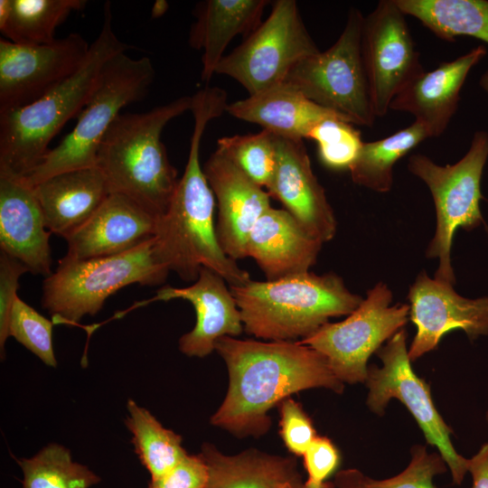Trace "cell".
I'll use <instances>...</instances> for the list:
<instances>
[{
	"instance_id": "1",
	"label": "cell",
	"mask_w": 488,
	"mask_h": 488,
	"mask_svg": "<svg viewBox=\"0 0 488 488\" xmlns=\"http://www.w3.org/2000/svg\"><path fill=\"white\" fill-rule=\"evenodd\" d=\"M215 351L226 364L229 386L211 423L238 437L265 435L271 426L267 412L294 393L324 388L341 394L344 389L325 357L298 342L223 336Z\"/></svg>"
},
{
	"instance_id": "2",
	"label": "cell",
	"mask_w": 488,
	"mask_h": 488,
	"mask_svg": "<svg viewBox=\"0 0 488 488\" xmlns=\"http://www.w3.org/2000/svg\"><path fill=\"white\" fill-rule=\"evenodd\" d=\"M228 104L226 91L217 87H205L192 96L194 124L186 166L166 212L157 220V253L169 270L186 282H194L202 267L221 275L229 286L251 280L219 243L216 201L200 162L203 133L210 121L226 112Z\"/></svg>"
},
{
	"instance_id": "3",
	"label": "cell",
	"mask_w": 488,
	"mask_h": 488,
	"mask_svg": "<svg viewBox=\"0 0 488 488\" xmlns=\"http://www.w3.org/2000/svg\"><path fill=\"white\" fill-rule=\"evenodd\" d=\"M129 49L114 31L108 1L101 29L82 66L31 104L0 112V176L28 175L50 150L52 139L84 108L108 61Z\"/></svg>"
},
{
	"instance_id": "4",
	"label": "cell",
	"mask_w": 488,
	"mask_h": 488,
	"mask_svg": "<svg viewBox=\"0 0 488 488\" xmlns=\"http://www.w3.org/2000/svg\"><path fill=\"white\" fill-rule=\"evenodd\" d=\"M183 96L141 113L120 114L99 146L96 166L111 193L122 194L159 219L167 211L179 179L161 140L164 127L191 109Z\"/></svg>"
},
{
	"instance_id": "5",
	"label": "cell",
	"mask_w": 488,
	"mask_h": 488,
	"mask_svg": "<svg viewBox=\"0 0 488 488\" xmlns=\"http://www.w3.org/2000/svg\"><path fill=\"white\" fill-rule=\"evenodd\" d=\"M244 331L266 341L298 342L331 317L348 315L362 297L352 293L335 273L311 271L277 280H249L230 286Z\"/></svg>"
},
{
	"instance_id": "6",
	"label": "cell",
	"mask_w": 488,
	"mask_h": 488,
	"mask_svg": "<svg viewBox=\"0 0 488 488\" xmlns=\"http://www.w3.org/2000/svg\"><path fill=\"white\" fill-rule=\"evenodd\" d=\"M169 268L161 260L155 237L126 252L59 260L55 272L42 285V306L53 323L77 324L87 314L99 312L108 296L131 284H163Z\"/></svg>"
},
{
	"instance_id": "7",
	"label": "cell",
	"mask_w": 488,
	"mask_h": 488,
	"mask_svg": "<svg viewBox=\"0 0 488 488\" xmlns=\"http://www.w3.org/2000/svg\"><path fill=\"white\" fill-rule=\"evenodd\" d=\"M155 77L149 57L135 59L126 52L109 59L73 129L22 179L34 186L57 174L96 166L99 146L109 127L123 108L148 94Z\"/></svg>"
},
{
	"instance_id": "8",
	"label": "cell",
	"mask_w": 488,
	"mask_h": 488,
	"mask_svg": "<svg viewBox=\"0 0 488 488\" xmlns=\"http://www.w3.org/2000/svg\"><path fill=\"white\" fill-rule=\"evenodd\" d=\"M488 159V133L474 134L466 154L453 164L439 165L423 154L408 158L409 172L422 180L430 191L436 214V232L426 256L437 258L435 278L454 285L451 246L458 228L471 230L483 219L480 210L481 179Z\"/></svg>"
},
{
	"instance_id": "9",
	"label": "cell",
	"mask_w": 488,
	"mask_h": 488,
	"mask_svg": "<svg viewBox=\"0 0 488 488\" xmlns=\"http://www.w3.org/2000/svg\"><path fill=\"white\" fill-rule=\"evenodd\" d=\"M363 21L362 13L352 7L337 41L300 61L285 82L346 121L371 127L377 117L361 55Z\"/></svg>"
},
{
	"instance_id": "10",
	"label": "cell",
	"mask_w": 488,
	"mask_h": 488,
	"mask_svg": "<svg viewBox=\"0 0 488 488\" xmlns=\"http://www.w3.org/2000/svg\"><path fill=\"white\" fill-rule=\"evenodd\" d=\"M295 0H277L259 26L216 69L237 80L249 95L285 82L300 61L319 52Z\"/></svg>"
},
{
	"instance_id": "11",
	"label": "cell",
	"mask_w": 488,
	"mask_h": 488,
	"mask_svg": "<svg viewBox=\"0 0 488 488\" xmlns=\"http://www.w3.org/2000/svg\"><path fill=\"white\" fill-rule=\"evenodd\" d=\"M392 297L389 286L379 282L344 320L328 322L298 343L323 354L342 382L363 383L371 354L403 329L408 321L409 305H391Z\"/></svg>"
},
{
	"instance_id": "12",
	"label": "cell",
	"mask_w": 488,
	"mask_h": 488,
	"mask_svg": "<svg viewBox=\"0 0 488 488\" xmlns=\"http://www.w3.org/2000/svg\"><path fill=\"white\" fill-rule=\"evenodd\" d=\"M407 337L403 328L377 352L382 365L368 367L366 405L371 412L382 416L390 399L399 400L417 421L427 442L436 447L445 460L453 483L460 485L468 472V459L453 446L452 430L436 408L429 385L413 371Z\"/></svg>"
},
{
	"instance_id": "13",
	"label": "cell",
	"mask_w": 488,
	"mask_h": 488,
	"mask_svg": "<svg viewBox=\"0 0 488 488\" xmlns=\"http://www.w3.org/2000/svg\"><path fill=\"white\" fill-rule=\"evenodd\" d=\"M395 0H382L364 16L361 55L376 117L385 116L393 99L424 70Z\"/></svg>"
},
{
	"instance_id": "14",
	"label": "cell",
	"mask_w": 488,
	"mask_h": 488,
	"mask_svg": "<svg viewBox=\"0 0 488 488\" xmlns=\"http://www.w3.org/2000/svg\"><path fill=\"white\" fill-rule=\"evenodd\" d=\"M90 44L77 33L52 42L21 45L0 40V112L31 104L73 75Z\"/></svg>"
},
{
	"instance_id": "15",
	"label": "cell",
	"mask_w": 488,
	"mask_h": 488,
	"mask_svg": "<svg viewBox=\"0 0 488 488\" xmlns=\"http://www.w3.org/2000/svg\"><path fill=\"white\" fill-rule=\"evenodd\" d=\"M409 319L416 334L408 349L411 361L435 350L443 336L459 329L470 340L488 335V296H460L453 285L422 271L409 288Z\"/></svg>"
},
{
	"instance_id": "16",
	"label": "cell",
	"mask_w": 488,
	"mask_h": 488,
	"mask_svg": "<svg viewBox=\"0 0 488 488\" xmlns=\"http://www.w3.org/2000/svg\"><path fill=\"white\" fill-rule=\"evenodd\" d=\"M277 167L267 188L314 239H333L337 221L325 191L314 175L303 140L276 136Z\"/></svg>"
},
{
	"instance_id": "17",
	"label": "cell",
	"mask_w": 488,
	"mask_h": 488,
	"mask_svg": "<svg viewBox=\"0 0 488 488\" xmlns=\"http://www.w3.org/2000/svg\"><path fill=\"white\" fill-rule=\"evenodd\" d=\"M202 168L217 202L219 243L231 259L246 258L249 235L271 208V197L217 149Z\"/></svg>"
},
{
	"instance_id": "18",
	"label": "cell",
	"mask_w": 488,
	"mask_h": 488,
	"mask_svg": "<svg viewBox=\"0 0 488 488\" xmlns=\"http://www.w3.org/2000/svg\"><path fill=\"white\" fill-rule=\"evenodd\" d=\"M181 298L194 307V327L178 341L179 350L189 357L202 358L215 351L223 336L235 337L243 331L240 311L227 286V281L215 271L202 267L198 278L187 287H161L151 301Z\"/></svg>"
},
{
	"instance_id": "19",
	"label": "cell",
	"mask_w": 488,
	"mask_h": 488,
	"mask_svg": "<svg viewBox=\"0 0 488 488\" xmlns=\"http://www.w3.org/2000/svg\"><path fill=\"white\" fill-rule=\"evenodd\" d=\"M157 220L129 198L112 192L82 226L65 239V256L88 259L126 252L155 237Z\"/></svg>"
},
{
	"instance_id": "20",
	"label": "cell",
	"mask_w": 488,
	"mask_h": 488,
	"mask_svg": "<svg viewBox=\"0 0 488 488\" xmlns=\"http://www.w3.org/2000/svg\"><path fill=\"white\" fill-rule=\"evenodd\" d=\"M486 53V48L479 45L432 70H423L393 99L389 109L413 115L430 137L441 136L456 112L460 91L470 70Z\"/></svg>"
},
{
	"instance_id": "21",
	"label": "cell",
	"mask_w": 488,
	"mask_h": 488,
	"mask_svg": "<svg viewBox=\"0 0 488 488\" xmlns=\"http://www.w3.org/2000/svg\"><path fill=\"white\" fill-rule=\"evenodd\" d=\"M33 186L22 178L0 176V248L31 273L52 272L50 234Z\"/></svg>"
},
{
	"instance_id": "22",
	"label": "cell",
	"mask_w": 488,
	"mask_h": 488,
	"mask_svg": "<svg viewBox=\"0 0 488 488\" xmlns=\"http://www.w3.org/2000/svg\"><path fill=\"white\" fill-rule=\"evenodd\" d=\"M322 246L288 211L271 207L250 231L246 253L272 281L309 272Z\"/></svg>"
},
{
	"instance_id": "23",
	"label": "cell",
	"mask_w": 488,
	"mask_h": 488,
	"mask_svg": "<svg viewBox=\"0 0 488 488\" xmlns=\"http://www.w3.org/2000/svg\"><path fill=\"white\" fill-rule=\"evenodd\" d=\"M33 187L48 230L64 239L82 226L111 193L97 166L57 174Z\"/></svg>"
},
{
	"instance_id": "24",
	"label": "cell",
	"mask_w": 488,
	"mask_h": 488,
	"mask_svg": "<svg viewBox=\"0 0 488 488\" xmlns=\"http://www.w3.org/2000/svg\"><path fill=\"white\" fill-rule=\"evenodd\" d=\"M267 0H205L196 5L188 42L202 51L201 80L208 82L237 35L248 37L262 23Z\"/></svg>"
},
{
	"instance_id": "25",
	"label": "cell",
	"mask_w": 488,
	"mask_h": 488,
	"mask_svg": "<svg viewBox=\"0 0 488 488\" xmlns=\"http://www.w3.org/2000/svg\"><path fill=\"white\" fill-rule=\"evenodd\" d=\"M226 112L258 124L277 136L296 140L306 138L310 130L325 118H343L313 102L286 82L230 103Z\"/></svg>"
},
{
	"instance_id": "26",
	"label": "cell",
	"mask_w": 488,
	"mask_h": 488,
	"mask_svg": "<svg viewBox=\"0 0 488 488\" xmlns=\"http://www.w3.org/2000/svg\"><path fill=\"white\" fill-rule=\"evenodd\" d=\"M207 464V488H305L296 458L249 448L225 455L210 443L200 453Z\"/></svg>"
},
{
	"instance_id": "27",
	"label": "cell",
	"mask_w": 488,
	"mask_h": 488,
	"mask_svg": "<svg viewBox=\"0 0 488 488\" xmlns=\"http://www.w3.org/2000/svg\"><path fill=\"white\" fill-rule=\"evenodd\" d=\"M86 5V0H1L0 31L16 44L50 43L57 28Z\"/></svg>"
},
{
	"instance_id": "28",
	"label": "cell",
	"mask_w": 488,
	"mask_h": 488,
	"mask_svg": "<svg viewBox=\"0 0 488 488\" xmlns=\"http://www.w3.org/2000/svg\"><path fill=\"white\" fill-rule=\"evenodd\" d=\"M438 38L470 36L488 44V0H395Z\"/></svg>"
},
{
	"instance_id": "29",
	"label": "cell",
	"mask_w": 488,
	"mask_h": 488,
	"mask_svg": "<svg viewBox=\"0 0 488 488\" xmlns=\"http://www.w3.org/2000/svg\"><path fill=\"white\" fill-rule=\"evenodd\" d=\"M427 138L430 136L426 127L414 121L387 137L363 142L357 159L349 169L352 182L376 192H389L395 164Z\"/></svg>"
},
{
	"instance_id": "30",
	"label": "cell",
	"mask_w": 488,
	"mask_h": 488,
	"mask_svg": "<svg viewBox=\"0 0 488 488\" xmlns=\"http://www.w3.org/2000/svg\"><path fill=\"white\" fill-rule=\"evenodd\" d=\"M127 408L126 427L132 435L135 452L151 479L163 475L188 455L182 446L181 436L165 428L149 410L133 399L127 400Z\"/></svg>"
},
{
	"instance_id": "31",
	"label": "cell",
	"mask_w": 488,
	"mask_h": 488,
	"mask_svg": "<svg viewBox=\"0 0 488 488\" xmlns=\"http://www.w3.org/2000/svg\"><path fill=\"white\" fill-rule=\"evenodd\" d=\"M17 464L23 472L22 488H90L101 481L88 466L73 461L67 447L55 443Z\"/></svg>"
},
{
	"instance_id": "32",
	"label": "cell",
	"mask_w": 488,
	"mask_h": 488,
	"mask_svg": "<svg viewBox=\"0 0 488 488\" xmlns=\"http://www.w3.org/2000/svg\"><path fill=\"white\" fill-rule=\"evenodd\" d=\"M219 150L260 187L269 185L277 167L276 136L263 129L255 134L218 139Z\"/></svg>"
},
{
	"instance_id": "33",
	"label": "cell",
	"mask_w": 488,
	"mask_h": 488,
	"mask_svg": "<svg viewBox=\"0 0 488 488\" xmlns=\"http://www.w3.org/2000/svg\"><path fill=\"white\" fill-rule=\"evenodd\" d=\"M355 125L338 117L325 118L308 133L307 139L317 145L320 162L335 171L349 170L364 141Z\"/></svg>"
},
{
	"instance_id": "34",
	"label": "cell",
	"mask_w": 488,
	"mask_h": 488,
	"mask_svg": "<svg viewBox=\"0 0 488 488\" xmlns=\"http://www.w3.org/2000/svg\"><path fill=\"white\" fill-rule=\"evenodd\" d=\"M53 324V321L39 314L17 296L10 314L8 337H14L44 364L55 368L57 361L52 346Z\"/></svg>"
},
{
	"instance_id": "35",
	"label": "cell",
	"mask_w": 488,
	"mask_h": 488,
	"mask_svg": "<svg viewBox=\"0 0 488 488\" xmlns=\"http://www.w3.org/2000/svg\"><path fill=\"white\" fill-rule=\"evenodd\" d=\"M410 453L409 464L401 473L381 480L368 476V488H436L434 478L448 469L443 457L422 445L413 446Z\"/></svg>"
},
{
	"instance_id": "36",
	"label": "cell",
	"mask_w": 488,
	"mask_h": 488,
	"mask_svg": "<svg viewBox=\"0 0 488 488\" xmlns=\"http://www.w3.org/2000/svg\"><path fill=\"white\" fill-rule=\"evenodd\" d=\"M278 409L279 435L284 445L292 455L303 456L318 436L310 417L292 398L284 399Z\"/></svg>"
},
{
	"instance_id": "37",
	"label": "cell",
	"mask_w": 488,
	"mask_h": 488,
	"mask_svg": "<svg viewBox=\"0 0 488 488\" xmlns=\"http://www.w3.org/2000/svg\"><path fill=\"white\" fill-rule=\"evenodd\" d=\"M307 477L305 488H335L333 482L327 479L338 469L341 455L333 442L317 436L303 455Z\"/></svg>"
},
{
	"instance_id": "38",
	"label": "cell",
	"mask_w": 488,
	"mask_h": 488,
	"mask_svg": "<svg viewBox=\"0 0 488 488\" xmlns=\"http://www.w3.org/2000/svg\"><path fill=\"white\" fill-rule=\"evenodd\" d=\"M30 272L18 259L0 250V348L5 352L8 338V323L14 302L18 296L19 279Z\"/></svg>"
},
{
	"instance_id": "39",
	"label": "cell",
	"mask_w": 488,
	"mask_h": 488,
	"mask_svg": "<svg viewBox=\"0 0 488 488\" xmlns=\"http://www.w3.org/2000/svg\"><path fill=\"white\" fill-rule=\"evenodd\" d=\"M209 470L201 454L186 455L163 475L150 479L146 488H207Z\"/></svg>"
},
{
	"instance_id": "40",
	"label": "cell",
	"mask_w": 488,
	"mask_h": 488,
	"mask_svg": "<svg viewBox=\"0 0 488 488\" xmlns=\"http://www.w3.org/2000/svg\"><path fill=\"white\" fill-rule=\"evenodd\" d=\"M468 472L472 475V488H488V442L468 459Z\"/></svg>"
},
{
	"instance_id": "41",
	"label": "cell",
	"mask_w": 488,
	"mask_h": 488,
	"mask_svg": "<svg viewBox=\"0 0 488 488\" xmlns=\"http://www.w3.org/2000/svg\"><path fill=\"white\" fill-rule=\"evenodd\" d=\"M367 477L360 470L349 468L338 471L333 483L335 488H368Z\"/></svg>"
},
{
	"instance_id": "42",
	"label": "cell",
	"mask_w": 488,
	"mask_h": 488,
	"mask_svg": "<svg viewBox=\"0 0 488 488\" xmlns=\"http://www.w3.org/2000/svg\"><path fill=\"white\" fill-rule=\"evenodd\" d=\"M169 7V5L164 0H156L151 10L152 18H159L165 14Z\"/></svg>"
},
{
	"instance_id": "43",
	"label": "cell",
	"mask_w": 488,
	"mask_h": 488,
	"mask_svg": "<svg viewBox=\"0 0 488 488\" xmlns=\"http://www.w3.org/2000/svg\"><path fill=\"white\" fill-rule=\"evenodd\" d=\"M479 84L480 86L482 87V89L486 92V94L488 95V69L482 75L481 79H480V81H479Z\"/></svg>"
},
{
	"instance_id": "44",
	"label": "cell",
	"mask_w": 488,
	"mask_h": 488,
	"mask_svg": "<svg viewBox=\"0 0 488 488\" xmlns=\"http://www.w3.org/2000/svg\"><path fill=\"white\" fill-rule=\"evenodd\" d=\"M486 419H487V422H488V410L486 412Z\"/></svg>"
}]
</instances>
